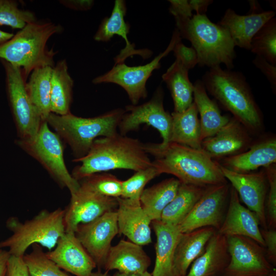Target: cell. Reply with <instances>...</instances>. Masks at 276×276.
<instances>
[{"mask_svg": "<svg viewBox=\"0 0 276 276\" xmlns=\"http://www.w3.org/2000/svg\"><path fill=\"white\" fill-rule=\"evenodd\" d=\"M144 147L154 157L152 164L161 174H172L182 183L206 187L227 182L219 163L202 149L172 142L148 143Z\"/></svg>", "mask_w": 276, "mask_h": 276, "instance_id": "obj_1", "label": "cell"}, {"mask_svg": "<svg viewBox=\"0 0 276 276\" xmlns=\"http://www.w3.org/2000/svg\"><path fill=\"white\" fill-rule=\"evenodd\" d=\"M201 80L206 91L252 136L261 134L263 115L242 73L223 70L219 65L210 68Z\"/></svg>", "mask_w": 276, "mask_h": 276, "instance_id": "obj_2", "label": "cell"}, {"mask_svg": "<svg viewBox=\"0 0 276 276\" xmlns=\"http://www.w3.org/2000/svg\"><path fill=\"white\" fill-rule=\"evenodd\" d=\"M73 162L80 163L71 174L78 181L96 173L119 169L137 171L152 165L144 144L119 133L96 139L88 153Z\"/></svg>", "mask_w": 276, "mask_h": 276, "instance_id": "obj_3", "label": "cell"}, {"mask_svg": "<svg viewBox=\"0 0 276 276\" xmlns=\"http://www.w3.org/2000/svg\"><path fill=\"white\" fill-rule=\"evenodd\" d=\"M174 18L180 37L190 41L196 51L199 66L211 68L223 64L228 70L234 68L235 45L225 28L211 21L205 14Z\"/></svg>", "mask_w": 276, "mask_h": 276, "instance_id": "obj_4", "label": "cell"}, {"mask_svg": "<svg viewBox=\"0 0 276 276\" xmlns=\"http://www.w3.org/2000/svg\"><path fill=\"white\" fill-rule=\"evenodd\" d=\"M61 31V26L50 21L29 23L0 46V59L20 67L27 82L35 69L54 66L56 52L48 49L47 42Z\"/></svg>", "mask_w": 276, "mask_h": 276, "instance_id": "obj_5", "label": "cell"}, {"mask_svg": "<svg viewBox=\"0 0 276 276\" xmlns=\"http://www.w3.org/2000/svg\"><path fill=\"white\" fill-rule=\"evenodd\" d=\"M125 112L124 109L117 108L92 118H82L71 113L65 115L51 113L45 121L69 145L74 159H78L88 153L97 137L117 134Z\"/></svg>", "mask_w": 276, "mask_h": 276, "instance_id": "obj_6", "label": "cell"}, {"mask_svg": "<svg viewBox=\"0 0 276 276\" xmlns=\"http://www.w3.org/2000/svg\"><path fill=\"white\" fill-rule=\"evenodd\" d=\"M64 215V209L58 208L52 211L42 210L23 222L16 217H9L6 226L12 235L0 242V248H8L10 255L22 257L35 244L51 250L65 233Z\"/></svg>", "mask_w": 276, "mask_h": 276, "instance_id": "obj_7", "label": "cell"}, {"mask_svg": "<svg viewBox=\"0 0 276 276\" xmlns=\"http://www.w3.org/2000/svg\"><path fill=\"white\" fill-rule=\"evenodd\" d=\"M15 143L37 160L62 188H67L71 195L79 188L80 183L68 172L64 159L62 140L43 121L37 134L32 139H17Z\"/></svg>", "mask_w": 276, "mask_h": 276, "instance_id": "obj_8", "label": "cell"}, {"mask_svg": "<svg viewBox=\"0 0 276 276\" xmlns=\"http://www.w3.org/2000/svg\"><path fill=\"white\" fill-rule=\"evenodd\" d=\"M5 73L6 89L19 140L33 139L43 122L26 88L21 69L0 59Z\"/></svg>", "mask_w": 276, "mask_h": 276, "instance_id": "obj_9", "label": "cell"}, {"mask_svg": "<svg viewBox=\"0 0 276 276\" xmlns=\"http://www.w3.org/2000/svg\"><path fill=\"white\" fill-rule=\"evenodd\" d=\"M181 38L176 28L170 43L165 51L150 62L142 65L129 66L124 62L114 64L109 71L95 78V84L111 83L122 87L127 93L132 105H137L147 96L146 83L152 72L160 67V60L172 51L175 43Z\"/></svg>", "mask_w": 276, "mask_h": 276, "instance_id": "obj_10", "label": "cell"}, {"mask_svg": "<svg viewBox=\"0 0 276 276\" xmlns=\"http://www.w3.org/2000/svg\"><path fill=\"white\" fill-rule=\"evenodd\" d=\"M226 238L230 260L221 276H268L275 270L265 247L254 240L238 235Z\"/></svg>", "mask_w": 276, "mask_h": 276, "instance_id": "obj_11", "label": "cell"}, {"mask_svg": "<svg viewBox=\"0 0 276 276\" xmlns=\"http://www.w3.org/2000/svg\"><path fill=\"white\" fill-rule=\"evenodd\" d=\"M231 185L228 182L206 187L190 213L178 225L181 233L204 227L217 231L224 219Z\"/></svg>", "mask_w": 276, "mask_h": 276, "instance_id": "obj_12", "label": "cell"}, {"mask_svg": "<svg viewBox=\"0 0 276 276\" xmlns=\"http://www.w3.org/2000/svg\"><path fill=\"white\" fill-rule=\"evenodd\" d=\"M164 90L159 86L152 98L141 105L126 106L124 113L118 126L121 135L135 130L141 125L146 124L157 130L162 138L163 145L170 143L172 117L166 111L163 104Z\"/></svg>", "mask_w": 276, "mask_h": 276, "instance_id": "obj_13", "label": "cell"}, {"mask_svg": "<svg viewBox=\"0 0 276 276\" xmlns=\"http://www.w3.org/2000/svg\"><path fill=\"white\" fill-rule=\"evenodd\" d=\"M75 234L98 270L104 268L112 240L119 234L116 211L79 225Z\"/></svg>", "mask_w": 276, "mask_h": 276, "instance_id": "obj_14", "label": "cell"}, {"mask_svg": "<svg viewBox=\"0 0 276 276\" xmlns=\"http://www.w3.org/2000/svg\"><path fill=\"white\" fill-rule=\"evenodd\" d=\"M71 196L70 202L64 209L65 232L75 233L79 225L91 222L117 209V198L100 195L80 185Z\"/></svg>", "mask_w": 276, "mask_h": 276, "instance_id": "obj_15", "label": "cell"}, {"mask_svg": "<svg viewBox=\"0 0 276 276\" xmlns=\"http://www.w3.org/2000/svg\"><path fill=\"white\" fill-rule=\"evenodd\" d=\"M224 177L231 183L247 208L254 212L263 229H268L265 203L268 183L264 169L257 172L238 173L220 165Z\"/></svg>", "mask_w": 276, "mask_h": 276, "instance_id": "obj_16", "label": "cell"}, {"mask_svg": "<svg viewBox=\"0 0 276 276\" xmlns=\"http://www.w3.org/2000/svg\"><path fill=\"white\" fill-rule=\"evenodd\" d=\"M254 140L247 130L235 118L214 135L202 140L201 149L211 158L218 161L246 151Z\"/></svg>", "mask_w": 276, "mask_h": 276, "instance_id": "obj_17", "label": "cell"}, {"mask_svg": "<svg viewBox=\"0 0 276 276\" xmlns=\"http://www.w3.org/2000/svg\"><path fill=\"white\" fill-rule=\"evenodd\" d=\"M45 253L61 269L75 276H91L97 268L74 233L65 232L55 248Z\"/></svg>", "mask_w": 276, "mask_h": 276, "instance_id": "obj_18", "label": "cell"}, {"mask_svg": "<svg viewBox=\"0 0 276 276\" xmlns=\"http://www.w3.org/2000/svg\"><path fill=\"white\" fill-rule=\"evenodd\" d=\"M228 204L225 216L217 231L226 237L238 235L249 237L265 247L256 214L241 203L238 193L232 186Z\"/></svg>", "mask_w": 276, "mask_h": 276, "instance_id": "obj_19", "label": "cell"}, {"mask_svg": "<svg viewBox=\"0 0 276 276\" xmlns=\"http://www.w3.org/2000/svg\"><path fill=\"white\" fill-rule=\"evenodd\" d=\"M245 151L217 161L231 171L249 173L260 167L276 163V137L274 134L260 135Z\"/></svg>", "mask_w": 276, "mask_h": 276, "instance_id": "obj_20", "label": "cell"}, {"mask_svg": "<svg viewBox=\"0 0 276 276\" xmlns=\"http://www.w3.org/2000/svg\"><path fill=\"white\" fill-rule=\"evenodd\" d=\"M116 210L119 234L141 246L152 242L151 220L143 209L140 201L117 198Z\"/></svg>", "mask_w": 276, "mask_h": 276, "instance_id": "obj_21", "label": "cell"}, {"mask_svg": "<svg viewBox=\"0 0 276 276\" xmlns=\"http://www.w3.org/2000/svg\"><path fill=\"white\" fill-rule=\"evenodd\" d=\"M126 12L125 1L116 0L110 16L102 20L94 37L96 41L101 42L109 41L114 35L121 36L124 39L126 46L115 58V64L123 63L127 58L132 55H139L147 58L150 55V51L136 50L134 44L129 42L128 34L130 25L125 20Z\"/></svg>", "mask_w": 276, "mask_h": 276, "instance_id": "obj_22", "label": "cell"}, {"mask_svg": "<svg viewBox=\"0 0 276 276\" xmlns=\"http://www.w3.org/2000/svg\"><path fill=\"white\" fill-rule=\"evenodd\" d=\"M275 15V11L268 10L242 15L228 8L217 24L228 31L235 47L249 50L253 37Z\"/></svg>", "mask_w": 276, "mask_h": 276, "instance_id": "obj_23", "label": "cell"}, {"mask_svg": "<svg viewBox=\"0 0 276 276\" xmlns=\"http://www.w3.org/2000/svg\"><path fill=\"white\" fill-rule=\"evenodd\" d=\"M156 235L155 261L152 276H174L173 260L177 244L182 233L178 226L160 220L151 221Z\"/></svg>", "mask_w": 276, "mask_h": 276, "instance_id": "obj_24", "label": "cell"}, {"mask_svg": "<svg viewBox=\"0 0 276 276\" xmlns=\"http://www.w3.org/2000/svg\"><path fill=\"white\" fill-rule=\"evenodd\" d=\"M229 260L227 238L216 231L207 243L204 251L192 263L185 276L221 275Z\"/></svg>", "mask_w": 276, "mask_h": 276, "instance_id": "obj_25", "label": "cell"}, {"mask_svg": "<svg viewBox=\"0 0 276 276\" xmlns=\"http://www.w3.org/2000/svg\"><path fill=\"white\" fill-rule=\"evenodd\" d=\"M150 264L151 259L142 246L122 239L110 247L104 269L123 273H141L147 271Z\"/></svg>", "mask_w": 276, "mask_h": 276, "instance_id": "obj_26", "label": "cell"}, {"mask_svg": "<svg viewBox=\"0 0 276 276\" xmlns=\"http://www.w3.org/2000/svg\"><path fill=\"white\" fill-rule=\"evenodd\" d=\"M216 230L204 227L182 233L177 244L173 260L174 276H185L192 263L204 251Z\"/></svg>", "mask_w": 276, "mask_h": 276, "instance_id": "obj_27", "label": "cell"}, {"mask_svg": "<svg viewBox=\"0 0 276 276\" xmlns=\"http://www.w3.org/2000/svg\"><path fill=\"white\" fill-rule=\"evenodd\" d=\"M193 84V102L200 115L202 141L214 135L227 123L231 117L221 114L216 102L209 97L201 80H197Z\"/></svg>", "mask_w": 276, "mask_h": 276, "instance_id": "obj_28", "label": "cell"}, {"mask_svg": "<svg viewBox=\"0 0 276 276\" xmlns=\"http://www.w3.org/2000/svg\"><path fill=\"white\" fill-rule=\"evenodd\" d=\"M172 125L170 143L201 149V130L198 112L193 103L185 110L171 114Z\"/></svg>", "mask_w": 276, "mask_h": 276, "instance_id": "obj_29", "label": "cell"}, {"mask_svg": "<svg viewBox=\"0 0 276 276\" xmlns=\"http://www.w3.org/2000/svg\"><path fill=\"white\" fill-rule=\"evenodd\" d=\"M74 81L65 59L53 67L51 80V113L65 115L71 113Z\"/></svg>", "mask_w": 276, "mask_h": 276, "instance_id": "obj_30", "label": "cell"}, {"mask_svg": "<svg viewBox=\"0 0 276 276\" xmlns=\"http://www.w3.org/2000/svg\"><path fill=\"white\" fill-rule=\"evenodd\" d=\"M162 79L170 91L174 112L187 109L193 102L194 88L189 78V70L175 60L162 75Z\"/></svg>", "mask_w": 276, "mask_h": 276, "instance_id": "obj_31", "label": "cell"}, {"mask_svg": "<svg viewBox=\"0 0 276 276\" xmlns=\"http://www.w3.org/2000/svg\"><path fill=\"white\" fill-rule=\"evenodd\" d=\"M180 184L178 179L172 177L143 190L140 201L151 221L160 220L162 212L176 195Z\"/></svg>", "mask_w": 276, "mask_h": 276, "instance_id": "obj_32", "label": "cell"}, {"mask_svg": "<svg viewBox=\"0 0 276 276\" xmlns=\"http://www.w3.org/2000/svg\"><path fill=\"white\" fill-rule=\"evenodd\" d=\"M206 187L180 182L176 195L162 212L160 220L178 226L190 213Z\"/></svg>", "mask_w": 276, "mask_h": 276, "instance_id": "obj_33", "label": "cell"}, {"mask_svg": "<svg viewBox=\"0 0 276 276\" xmlns=\"http://www.w3.org/2000/svg\"><path fill=\"white\" fill-rule=\"evenodd\" d=\"M53 67L45 66L35 69L26 82L28 94L43 121H45L51 113V80Z\"/></svg>", "mask_w": 276, "mask_h": 276, "instance_id": "obj_34", "label": "cell"}, {"mask_svg": "<svg viewBox=\"0 0 276 276\" xmlns=\"http://www.w3.org/2000/svg\"><path fill=\"white\" fill-rule=\"evenodd\" d=\"M276 65V18H271L251 39L249 50Z\"/></svg>", "mask_w": 276, "mask_h": 276, "instance_id": "obj_35", "label": "cell"}, {"mask_svg": "<svg viewBox=\"0 0 276 276\" xmlns=\"http://www.w3.org/2000/svg\"><path fill=\"white\" fill-rule=\"evenodd\" d=\"M32 248L31 252L23 257L30 276H72L50 259L41 246L35 244Z\"/></svg>", "mask_w": 276, "mask_h": 276, "instance_id": "obj_36", "label": "cell"}, {"mask_svg": "<svg viewBox=\"0 0 276 276\" xmlns=\"http://www.w3.org/2000/svg\"><path fill=\"white\" fill-rule=\"evenodd\" d=\"M79 182L81 186L104 196L117 198L122 195V181L111 174H94Z\"/></svg>", "mask_w": 276, "mask_h": 276, "instance_id": "obj_37", "label": "cell"}, {"mask_svg": "<svg viewBox=\"0 0 276 276\" xmlns=\"http://www.w3.org/2000/svg\"><path fill=\"white\" fill-rule=\"evenodd\" d=\"M36 21L35 14L30 10L19 8L16 1L0 0V25L21 29Z\"/></svg>", "mask_w": 276, "mask_h": 276, "instance_id": "obj_38", "label": "cell"}, {"mask_svg": "<svg viewBox=\"0 0 276 276\" xmlns=\"http://www.w3.org/2000/svg\"><path fill=\"white\" fill-rule=\"evenodd\" d=\"M160 174V172L153 164L149 167L136 171L130 178L122 181L121 197L140 201L146 185Z\"/></svg>", "mask_w": 276, "mask_h": 276, "instance_id": "obj_39", "label": "cell"}, {"mask_svg": "<svg viewBox=\"0 0 276 276\" xmlns=\"http://www.w3.org/2000/svg\"><path fill=\"white\" fill-rule=\"evenodd\" d=\"M268 180L269 190L266 200L267 226L276 228V165L263 168Z\"/></svg>", "mask_w": 276, "mask_h": 276, "instance_id": "obj_40", "label": "cell"}, {"mask_svg": "<svg viewBox=\"0 0 276 276\" xmlns=\"http://www.w3.org/2000/svg\"><path fill=\"white\" fill-rule=\"evenodd\" d=\"M172 51L176 60L188 70L194 68L198 64L197 54L193 47H188L179 40L175 44Z\"/></svg>", "mask_w": 276, "mask_h": 276, "instance_id": "obj_41", "label": "cell"}, {"mask_svg": "<svg viewBox=\"0 0 276 276\" xmlns=\"http://www.w3.org/2000/svg\"><path fill=\"white\" fill-rule=\"evenodd\" d=\"M252 63L265 76L270 84L272 91L276 92V65L270 63L263 57L256 55Z\"/></svg>", "mask_w": 276, "mask_h": 276, "instance_id": "obj_42", "label": "cell"}, {"mask_svg": "<svg viewBox=\"0 0 276 276\" xmlns=\"http://www.w3.org/2000/svg\"><path fill=\"white\" fill-rule=\"evenodd\" d=\"M265 244L266 257L273 266L276 265V230L274 228L261 229Z\"/></svg>", "mask_w": 276, "mask_h": 276, "instance_id": "obj_43", "label": "cell"}, {"mask_svg": "<svg viewBox=\"0 0 276 276\" xmlns=\"http://www.w3.org/2000/svg\"><path fill=\"white\" fill-rule=\"evenodd\" d=\"M23 257L10 255L7 265V276H30Z\"/></svg>", "mask_w": 276, "mask_h": 276, "instance_id": "obj_44", "label": "cell"}, {"mask_svg": "<svg viewBox=\"0 0 276 276\" xmlns=\"http://www.w3.org/2000/svg\"><path fill=\"white\" fill-rule=\"evenodd\" d=\"M170 13L174 17L191 18L192 10L188 0H169Z\"/></svg>", "mask_w": 276, "mask_h": 276, "instance_id": "obj_45", "label": "cell"}, {"mask_svg": "<svg viewBox=\"0 0 276 276\" xmlns=\"http://www.w3.org/2000/svg\"><path fill=\"white\" fill-rule=\"evenodd\" d=\"M59 3L64 7L76 11H87L94 6L93 0H61Z\"/></svg>", "mask_w": 276, "mask_h": 276, "instance_id": "obj_46", "label": "cell"}, {"mask_svg": "<svg viewBox=\"0 0 276 276\" xmlns=\"http://www.w3.org/2000/svg\"><path fill=\"white\" fill-rule=\"evenodd\" d=\"M192 11L196 12V14H205L208 8L213 3L212 0H190L189 1Z\"/></svg>", "mask_w": 276, "mask_h": 276, "instance_id": "obj_47", "label": "cell"}, {"mask_svg": "<svg viewBox=\"0 0 276 276\" xmlns=\"http://www.w3.org/2000/svg\"><path fill=\"white\" fill-rule=\"evenodd\" d=\"M10 255L8 250L0 248V276H7V265Z\"/></svg>", "mask_w": 276, "mask_h": 276, "instance_id": "obj_48", "label": "cell"}, {"mask_svg": "<svg viewBox=\"0 0 276 276\" xmlns=\"http://www.w3.org/2000/svg\"><path fill=\"white\" fill-rule=\"evenodd\" d=\"M14 34L0 30V46L10 40Z\"/></svg>", "mask_w": 276, "mask_h": 276, "instance_id": "obj_49", "label": "cell"}, {"mask_svg": "<svg viewBox=\"0 0 276 276\" xmlns=\"http://www.w3.org/2000/svg\"><path fill=\"white\" fill-rule=\"evenodd\" d=\"M113 276H152V275L148 271L144 272L135 273H123L117 271L113 274Z\"/></svg>", "mask_w": 276, "mask_h": 276, "instance_id": "obj_50", "label": "cell"}, {"mask_svg": "<svg viewBox=\"0 0 276 276\" xmlns=\"http://www.w3.org/2000/svg\"><path fill=\"white\" fill-rule=\"evenodd\" d=\"M91 276H110L108 273V271H101V270H98L97 271L93 272Z\"/></svg>", "mask_w": 276, "mask_h": 276, "instance_id": "obj_51", "label": "cell"}]
</instances>
